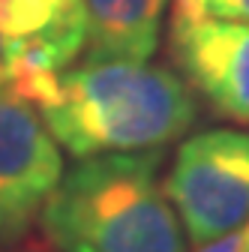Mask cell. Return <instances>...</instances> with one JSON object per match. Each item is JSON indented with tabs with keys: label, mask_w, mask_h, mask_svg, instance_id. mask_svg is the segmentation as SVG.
<instances>
[{
	"label": "cell",
	"mask_w": 249,
	"mask_h": 252,
	"mask_svg": "<svg viewBox=\"0 0 249 252\" xmlns=\"http://www.w3.org/2000/svg\"><path fill=\"white\" fill-rule=\"evenodd\" d=\"M243 252H249V222L243 225Z\"/></svg>",
	"instance_id": "cell-9"
},
{
	"label": "cell",
	"mask_w": 249,
	"mask_h": 252,
	"mask_svg": "<svg viewBox=\"0 0 249 252\" xmlns=\"http://www.w3.org/2000/svg\"><path fill=\"white\" fill-rule=\"evenodd\" d=\"M195 252H243V228L240 231H231L219 240H210V243H201Z\"/></svg>",
	"instance_id": "cell-8"
},
{
	"label": "cell",
	"mask_w": 249,
	"mask_h": 252,
	"mask_svg": "<svg viewBox=\"0 0 249 252\" xmlns=\"http://www.w3.org/2000/svg\"><path fill=\"white\" fill-rule=\"evenodd\" d=\"M0 252H33V249H18L15 246V249H0Z\"/></svg>",
	"instance_id": "cell-11"
},
{
	"label": "cell",
	"mask_w": 249,
	"mask_h": 252,
	"mask_svg": "<svg viewBox=\"0 0 249 252\" xmlns=\"http://www.w3.org/2000/svg\"><path fill=\"white\" fill-rule=\"evenodd\" d=\"M168 54L213 114L249 126V24L171 21Z\"/></svg>",
	"instance_id": "cell-5"
},
{
	"label": "cell",
	"mask_w": 249,
	"mask_h": 252,
	"mask_svg": "<svg viewBox=\"0 0 249 252\" xmlns=\"http://www.w3.org/2000/svg\"><path fill=\"white\" fill-rule=\"evenodd\" d=\"M63 177V153L39 111L0 87V249H15Z\"/></svg>",
	"instance_id": "cell-4"
},
{
	"label": "cell",
	"mask_w": 249,
	"mask_h": 252,
	"mask_svg": "<svg viewBox=\"0 0 249 252\" xmlns=\"http://www.w3.org/2000/svg\"><path fill=\"white\" fill-rule=\"evenodd\" d=\"M60 150L75 159L162 150L195 123V93L174 69L147 60H81L39 108Z\"/></svg>",
	"instance_id": "cell-1"
},
{
	"label": "cell",
	"mask_w": 249,
	"mask_h": 252,
	"mask_svg": "<svg viewBox=\"0 0 249 252\" xmlns=\"http://www.w3.org/2000/svg\"><path fill=\"white\" fill-rule=\"evenodd\" d=\"M0 87H3V51H0Z\"/></svg>",
	"instance_id": "cell-10"
},
{
	"label": "cell",
	"mask_w": 249,
	"mask_h": 252,
	"mask_svg": "<svg viewBox=\"0 0 249 252\" xmlns=\"http://www.w3.org/2000/svg\"><path fill=\"white\" fill-rule=\"evenodd\" d=\"M162 150L75 159L39 213L54 252H186L159 180Z\"/></svg>",
	"instance_id": "cell-2"
},
{
	"label": "cell",
	"mask_w": 249,
	"mask_h": 252,
	"mask_svg": "<svg viewBox=\"0 0 249 252\" xmlns=\"http://www.w3.org/2000/svg\"><path fill=\"white\" fill-rule=\"evenodd\" d=\"M168 0H84V60H147L156 54Z\"/></svg>",
	"instance_id": "cell-6"
},
{
	"label": "cell",
	"mask_w": 249,
	"mask_h": 252,
	"mask_svg": "<svg viewBox=\"0 0 249 252\" xmlns=\"http://www.w3.org/2000/svg\"><path fill=\"white\" fill-rule=\"evenodd\" d=\"M171 21L249 24V0H171Z\"/></svg>",
	"instance_id": "cell-7"
},
{
	"label": "cell",
	"mask_w": 249,
	"mask_h": 252,
	"mask_svg": "<svg viewBox=\"0 0 249 252\" xmlns=\"http://www.w3.org/2000/svg\"><path fill=\"white\" fill-rule=\"evenodd\" d=\"M162 186L189 243L240 231L249 222V132L216 126L189 135Z\"/></svg>",
	"instance_id": "cell-3"
}]
</instances>
